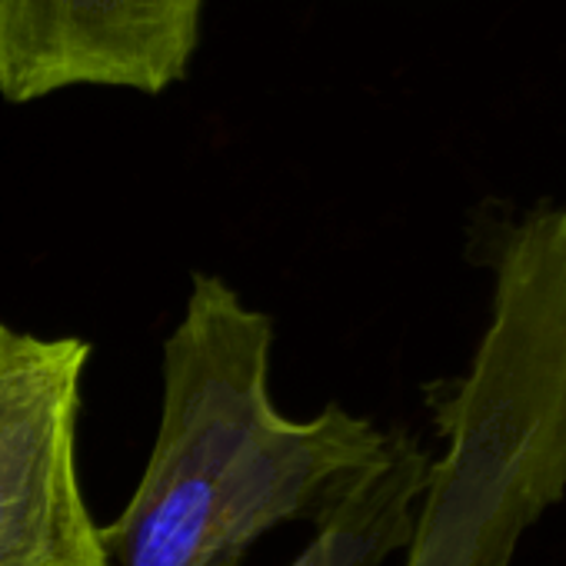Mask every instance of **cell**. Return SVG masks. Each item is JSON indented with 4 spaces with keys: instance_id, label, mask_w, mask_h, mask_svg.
<instances>
[{
    "instance_id": "cell-1",
    "label": "cell",
    "mask_w": 566,
    "mask_h": 566,
    "mask_svg": "<svg viewBox=\"0 0 566 566\" xmlns=\"http://www.w3.org/2000/svg\"><path fill=\"white\" fill-rule=\"evenodd\" d=\"M273 321L197 270L164 340L160 423L107 526L111 566H240L283 523H317L387 457L394 430L327 403L283 417L270 394Z\"/></svg>"
},
{
    "instance_id": "cell-2",
    "label": "cell",
    "mask_w": 566,
    "mask_h": 566,
    "mask_svg": "<svg viewBox=\"0 0 566 566\" xmlns=\"http://www.w3.org/2000/svg\"><path fill=\"white\" fill-rule=\"evenodd\" d=\"M91 354L0 324V566H111L77 467Z\"/></svg>"
},
{
    "instance_id": "cell-5",
    "label": "cell",
    "mask_w": 566,
    "mask_h": 566,
    "mask_svg": "<svg viewBox=\"0 0 566 566\" xmlns=\"http://www.w3.org/2000/svg\"><path fill=\"white\" fill-rule=\"evenodd\" d=\"M410 566H443V563H437L430 556H410Z\"/></svg>"
},
{
    "instance_id": "cell-3",
    "label": "cell",
    "mask_w": 566,
    "mask_h": 566,
    "mask_svg": "<svg viewBox=\"0 0 566 566\" xmlns=\"http://www.w3.org/2000/svg\"><path fill=\"white\" fill-rule=\"evenodd\" d=\"M203 0H0V101L71 87L147 97L187 77Z\"/></svg>"
},
{
    "instance_id": "cell-4",
    "label": "cell",
    "mask_w": 566,
    "mask_h": 566,
    "mask_svg": "<svg viewBox=\"0 0 566 566\" xmlns=\"http://www.w3.org/2000/svg\"><path fill=\"white\" fill-rule=\"evenodd\" d=\"M430 470L433 460L420 440L394 430L387 457L314 523L311 543L287 566H380L387 556L410 549Z\"/></svg>"
}]
</instances>
